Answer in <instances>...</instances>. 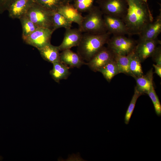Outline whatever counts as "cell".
I'll return each instance as SVG.
<instances>
[{
    "label": "cell",
    "instance_id": "6da1fadb",
    "mask_svg": "<svg viewBox=\"0 0 161 161\" xmlns=\"http://www.w3.org/2000/svg\"><path fill=\"white\" fill-rule=\"evenodd\" d=\"M127 5L126 14L122 19L129 35H139L153 20L148 7L142 0H125Z\"/></svg>",
    "mask_w": 161,
    "mask_h": 161
},
{
    "label": "cell",
    "instance_id": "7a4b0ae2",
    "mask_svg": "<svg viewBox=\"0 0 161 161\" xmlns=\"http://www.w3.org/2000/svg\"><path fill=\"white\" fill-rule=\"evenodd\" d=\"M111 33L108 31L99 33H86L78 46L77 53L82 59L88 62L108 42Z\"/></svg>",
    "mask_w": 161,
    "mask_h": 161
},
{
    "label": "cell",
    "instance_id": "3957f363",
    "mask_svg": "<svg viewBox=\"0 0 161 161\" xmlns=\"http://www.w3.org/2000/svg\"><path fill=\"white\" fill-rule=\"evenodd\" d=\"M103 14L99 9L92 7L84 17L79 29L82 32L93 34L101 33L107 32Z\"/></svg>",
    "mask_w": 161,
    "mask_h": 161
},
{
    "label": "cell",
    "instance_id": "277c9868",
    "mask_svg": "<svg viewBox=\"0 0 161 161\" xmlns=\"http://www.w3.org/2000/svg\"><path fill=\"white\" fill-rule=\"evenodd\" d=\"M52 11L34 2L25 15L38 27L52 30Z\"/></svg>",
    "mask_w": 161,
    "mask_h": 161
},
{
    "label": "cell",
    "instance_id": "5b68a950",
    "mask_svg": "<svg viewBox=\"0 0 161 161\" xmlns=\"http://www.w3.org/2000/svg\"><path fill=\"white\" fill-rule=\"evenodd\" d=\"M107 44L113 53L123 55L133 52L137 44L133 39L122 35H113Z\"/></svg>",
    "mask_w": 161,
    "mask_h": 161
},
{
    "label": "cell",
    "instance_id": "8992f818",
    "mask_svg": "<svg viewBox=\"0 0 161 161\" xmlns=\"http://www.w3.org/2000/svg\"><path fill=\"white\" fill-rule=\"evenodd\" d=\"M53 32L52 30L49 28L38 27L32 33L23 39L27 44L38 49L50 43Z\"/></svg>",
    "mask_w": 161,
    "mask_h": 161
},
{
    "label": "cell",
    "instance_id": "52a82bcc",
    "mask_svg": "<svg viewBox=\"0 0 161 161\" xmlns=\"http://www.w3.org/2000/svg\"><path fill=\"white\" fill-rule=\"evenodd\" d=\"M101 7L103 14L122 19L126 14L127 5L125 0H104Z\"/></svg>",
    "mask_w": 161,
    "mask_h": 161
},
{
    "label": "cell",
    "instance_id": "ba28073f",
    "mask_svg": "<svg viewBox=\"0 0 161 161\" xmlns=\"http://www.w3.org/2000/svg\"><path fill=\"white\" fill-rule=\"evenodd\" d=\"M114 53L108 47H104L86 64L93 71L99 70L114 59Z\"/></svg>",
    "mask_w": 161,
    "mask_h": 161
},
{
    "label": "cell",
    "instance_id": "9c48e42d",
    "mask_svg": "<svg viewBox=\"0 0 161 161\" xmlns=\"http://www.w3.org/2000/svg\"><path fill=\"white\" fill-rule=\"evenodd\" d=\"M158 44H161V41L157 38L153 40L138 41L134 52L139 57L141 62H143L151 56Z\"/></svg>",
    "mask_w": 161,
    "mask_h": 161
},
{
    "label": "cell",
    "instance_id": "30bf717a",
    "mask_svg": "<svg viewBox=\"0 0 161 161\" xmlns=\"http://www.w3.org/2000/svg\"><path fill=\"white\" fill-rule=\"evenodd\" d=\"M103 18L107 30L111 34L113 35H129L126 26L122 19L105 14Z\"/></svg>",
    "mask_w": 161,
    "mask_h": 161
},
{
    "label": "cell",
    "instance_id": "8fae6325",
    "mask_svg": "<svg viewBox=\"0 0 161 161\" xmlns=\"http://www.w3.org/2000/svg\"><path fill=\"white\" fill-rule=\"evenodd\" d=\"M82 32L79 29H66L63 40L58 46L59 50L62 51L78 46L83 37Z\"/></svg>",
    "mask_w": 161,
    "mask_h": 161
},
{
    "label": "cell",
    "instance_id": "7c38bea8",
    "mask_svg": "<svg viewBox=\"0 0 161 161\" xmlns=\"http://www.w3.org/2000/svg\"><path fill=\"white\" fill-rule=\"evenodd\" d=\"M34 2V0H14L7 10L9 16L19 19L26 15Z\"/></svg>",
    "mask_w": 161,
    "mask_h": 161
},
{
    "label": "cell",
    "instance_id": "4fadbf2b",
    "mask_svg": "<svg viewBox=\"0 0 161 161\" xmlns=\"http://www.w3.org/2000/svg\"><path fill=\"white\" fill-rule=\"evenodd\" d=\"M161 32V13L149 23L139 35V41L155 39Z\"/></svg>",
    "mask_w": 161,
    "mask_h": 161
},
{
    "label": "cell",
    "instance_id": "5bb4252c",
    "mask_svg": "<svg viewBox=\"0 0 161 161\" xmlns=\"http://www.w3.org/2000/svg\"><path fill=\"white\" fill-rule=\"evenodd\" d=\"M60 53L61 61L70 67L79 68L86 63L82 59L78 53H76L69 49L62 51Z\"/></svg>",
    "mask_w": 161,
    "mask_h": 161
},
{
    "label": "cell",
    "instance_id": "9a60e30c",
    "mask_svg": "<svg viewBox=\"0 0 161 161\" xmlns=\"http://www.w3.org/2000/svg\"><path fill=\"white\" fill-rule=\"evenodd\" d=\"M57 11L69 20L77 23L79 27L81 26L84 17L74 6L68 4H63Z\"/></svg>",
    "mask_w": 161,
    "mask_h": 161
},
{
    "label": "cell",
    "instance_id": "2e32d148",
    "mask_svg": "<svg viewBox=\"0 0 161 161\" xmlns=\"http://www.w3.org/2000/svg\"><path fill=\"white\" fill-rule=\"evenodd\" d=\"M153 70L151 68L145 75L136 77V85L135 87L141 95L147 94L153 85Z\"/></svg>",
    "mask_w": 161,
    "mask_h": 161
},
{
    "label": "cell",
    "instance_id": "e0dca14e",
    "mask_svg": "<svg viewBox=\"0 0 161 161\" xmlns=\"http://www.w3.org/2000/svg\"><path fill=\"white\" fill-rule=\"evenodd\" d=\"M38 50L42 57L45 61L52 64L61 61L58 46H54L50 43Z\"/></svg>",
    "mask_w": 161,
    "mask_h": 161
},
{
    "label": "cell",
    "instance_id": "ac0fdd59",
    "mask_svg": "<svg viewBox=\"0 0 161 161\" xmlns=\"http://www.w3.org/2000/svg\"><path fill=\"white\" fill-rule=\"evenodd\" d=\"M52 64L53 68L50 71V74L55 82L58 83L61 80L68 78L70 73L67 66L61 61Z\"/></svg>",
    "mask_w": 161,
    "mask_h": 161
},
{
    "label": "cell",
    "instance_id": "d6986e66",
    "mask_svg": "<svg viewBox=\"0 0 161 161\" xmlns=\"http://www.w3.org/2000/svg\"><path fill=\"white\" fill-rule=\"evenodd\" d=\"M133 52L126 55L114 53V59L117 64L120 73H123L132 77L130 70L129 65L131 57Z\"/></svg>",
    "mask_w": 161,
    "mask_h": 161
},
{
    "label": "cell",
    "instance_id": "ffe728a7",
    "mask_svg": "<svg viewBox=\"0 0 161 161\" xmlns=\"http://www.w3.org/2000/svg\"><path fill=\"white\" fill-rule=\"evenodd\" d=\"M72 23L57 11H52V29L54 31L61 28H71Z\"/></svg>",
    "mask_w": 161,
    "mask_h": 161
},
{
    "label": "cell",
    "instance_id": "44dd1931",
    "mask_svg": "<svg viewBox=\"0 0 161 161\" xmlns=\"http://www.w3.org/2000/svg\"><path fill=\"white\" fill-rule=\"evenodd\" d=\"M98 72L102 73L105 78L109 82H110L115 76L120 73L114 58L100 68Z\"/></svg>",
    "mask_w": 161,
    "mask_h": 161
},
{
    "label": "cell",
    "instance_id": "7402d4cb",
    "mask_svg": "<svg viewBox=\"0 0 161 161\" xmlns=\"http://www.w3.org/2000/svg\"><path fill=\"white\" fill-rule=\"evenodd\" d=\"M141 62L139 57L134 51L131 57L129 65L130 70L132 77L134 78L144 75Z\"/></svg>",
    "mask_w": 161,
    "mask_h": 161
},
{
    "label": "cell",
    "instance_id": "603a6c76",
    "mask_svg": "<svg viewBox=\"0 0 161 161\" xmlns=\"http://www.w3.org/2000/svg\"><path fill=\"white\" fill-rule=\"evenodd\" d=\"M19 19L22 26V38L29 35L39 27L26 15L23 16Z\"/></svg>",
    "mask_w": 161,
    "mask_h": 161
},
{
    "label": "cell",
    "instance_id": "cb8c5ba5",
    "mask_svg": "<svg viewBox=\"0 0 161 161\" xmlns=\"http://www.w3.org/2000/svg\"><path fill=\"white\" fill-rule=\"evenodd\" d=\"M41 6L52 11H57L63 4L61 0H34Z\"/></svg>",
    "mask_w": 161,
    "mask_h": 161
},
{
    "label": "cell",
    "instance_id": "d4e9b609",
    "mask_svg": "<svg viewBox=\"0 0 161 161\" xmlns=\"http://www.w3.org/2000/svg\"><path fill=\"white\" fill-rule=\"evenodd\" d=\"M141 95H142L135 88L134 94L127 108L125 116L124 122L126 124H128L129 123L134 111L137 101L138 97Z\"/></svg>",
    "mask_w": 161,
    "mask_h": 161
},
{
    "label": "cell",
    "instance_id": "484cf974",
    "mask_svg": "<svg viewBox=\"0 0 161 161\" xmlns=\"http://www.w3.org/2000/svg\"><path fill=\"white\" fill-rule=\"evenodd\" d=\"M147 94L151 99L153 104L155 112L158 116L161 115V105L154 90L153 85H152Z\"/></svg>",
    "mask_w": 161,
    "mask_h": 161
},
{
    "label": "cell",
    "instance_id": "4316f807",
    "mask_svg": "<svg viewBox=\"0 0 161 161\" xmlns=\"http://www.w3.org/2000/svg\"><path fill=\"white\" fill-rule=\"evenodd\" d=\"M94 0H75L74 6L80 12L89 11L92 7Z\"/></svg>",
    "mask_w": 161,
    "mask_h": 161
},
{
    "label": "cell",
    "instance_id": "83f0119b",
    "mask_svg": "<svg viewBox=\"0 0 161 161\" xmlns=\"http://www.w3.org/2000/svg\"><path fill=\"white\" fill-rule=\"evenodd\" d=\"M151 57L156 64L161 65V48L159 46L157 47Z\"/></svg>",
    "mask_w": 161,
    "mask_h": 161
},
{
    "label": "cell",
    "instance_id": "f1b7e54d",
    "mask_svg": "<svg viewBox=\"0 0 161 161\" xmlns=\"http://www.w3.org/2000/svg\"><path fill=\"white\" fill-rule=\"evenodd\" d=\"M58 160L62 161H85L86 160L83 159L81 157L79 152L76 154L72 153V154H69L67 159H64L62 157H59Z\"/></svg>",
    "mask_w": 161,
    "mask_h": 161
},
{
    "label": "cell",
    "instance_id": "f546056e",
    "mask_svg": "<svg viewBox=\"0 0 161 161\" xmlns=\"http://www.w3.org/2000/svg\"><path fill=\"white\" fill-rule=\"evenodd\" d=\"M14 0H0V13H3L7 9Z\"/></svg>",
    "mask_w": 161,
    "mask_h": 161
},
{
    "label": "cell",
    "instance_id": "4dcf8cb0",
    "mask_svg": "<svg viewBox=\"0 0 161 161\" xmlns=\"http://www.w3.org/2000/svg\"><path fill=\"white\" fill-rule=\"evenodd\" d=\"M153 66L155 69L154 73H156L161 78V65L157 64H153Z\"/></svg>",
    "mask_w": 161,
    "mask_h": 161
},
{
    "label": "cell",
    "instance_id": "1f68e13d",
    "mask_svg": "<svg viewBox=\"0 0 161 161\" xmlns=\"http://www.w3.org/2000/svg\"><path fill=\"white\" fill-rule=\"evenodd\" d=\"M143 0L144 2H145L146 4H148L147 3V0Z\"/></svg>",
    "mask_w": 161,
    "mask_h": 161
},
{
    "label": "cell",
    "instance_id": "d6a6232c",
    "mask_svg": "<svg viewBox=\"0 0 161 161\" xmlns=\"http://www.w3.org/2000/svg\"><path fill=\"white\" fill-rule=\"evenodd\" d=\"M2 158V157L1 156H0V160H1Z\"/></svg>",
    "mask_w": 161,
    "mask_h": 161
},
{
    "label": "cell",
    "instance_id": "836d02e7",
    "mask_svg": "<svg viewBox=\"0 0 161 161\" xmlns=\"http://www.w3.org/2000/svg\"><path fill=\"white\" fill-rule=\"evenodd\" d=\"M62 1V0H61ZM66 0V1H69V0Z\"/></svg>",
    "mask_w": 161,
    "mask_h": 161
}]
</instances>
